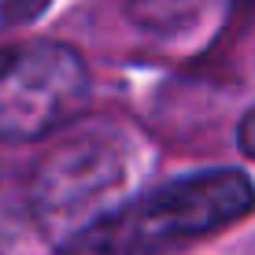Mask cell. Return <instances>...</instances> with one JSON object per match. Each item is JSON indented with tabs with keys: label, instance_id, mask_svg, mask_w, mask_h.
<instances>
[{
	"label": "cell",
	"instance_id": "obj_6",
	"mask_svg": "<svg viewBox=\"0 0 255 255\" xmlns=\"http://www.w3.org/2000/svg\"><path fill=\"white\" fill-rule=\"evenodd\" d=\"M45 4L48 0H7V15H11V19H30V15H37Z\"/></svg>",
	"mask_w": 255,
	"mask_h": 255
},
{
	"label": "cell",
	"instance_id": "obj_4",
	"mask_svg": "<svg viewBox=\"0 0 255 255\" xmlns=\"http://www.w3.org/2000/svg\"><path fill=\"white\" fill-rule=\"evenodd\" d=\"M233 4L237 0H126V11L140 30L181 33V30H196L200 22L215 19L218 11Z\"/></svg>",
	"mask_w": 255,
	"mask_h": 255
},
{
	"label": "cell",
	"instance_id": "obj_5",
	"mask_svg": "<svg viewBox=\"0 0 255 255\" xmlns=\"http://www.w3.org/2000/svg\"><path fill=\"white\" fill-rule=\"evenodd\" d=\"M237 137H241L244 155H252V159H255V108L241 119V129H237Z\"/></svg>",
	"mask_w": 255,
	"mask_h": 255
},
{
	"label": "cell",
	"instance_id": "obj_3",
	"mask_svg": "<svg viewBox=\"0 0 255 255\" xmlns=\"http://www.w3.org/2000/svg\"><path fill=\"white\" fill-rule=\"evenodd\" d=\"M89 93V63L63 41L37 37L0 52V140L30 144L52 137L82 115Z\"/></svg>",
	"mask_w": 255,
	"mask_h": 255
},
{
	"label": "cell",
	"instance_id": "obj_2",
	"mask_svg": "<svg viewBox=\"0 0 255 255\" xmlns=\"http://www.w3.org/2000/svg\"><path fill=\"white\" fill-rule=\"evenodd\" d=\"M129 155L108 133H85L52 148L33 170L30 211L37 230L67 252L96 222L126 204Z\"/></svg>",
	"mask_w": 255,
	"mask_h": 255
},
{
	"label": "cell",
	"instance_id": "obj_1",
	"mask_svg": "<svg viewBox=\"0 0 255 255\" xmlns=\"http://www.w3.org/2000/svg\"><path fill=\"white\" fill-rule=\"evenodd\" d=\"M255 185L241 170H196L129 196L63 255H166L241 222Z\"/></svg>",
	"mask_w": 255,
	"mask_h": 255
}]
</instances>
